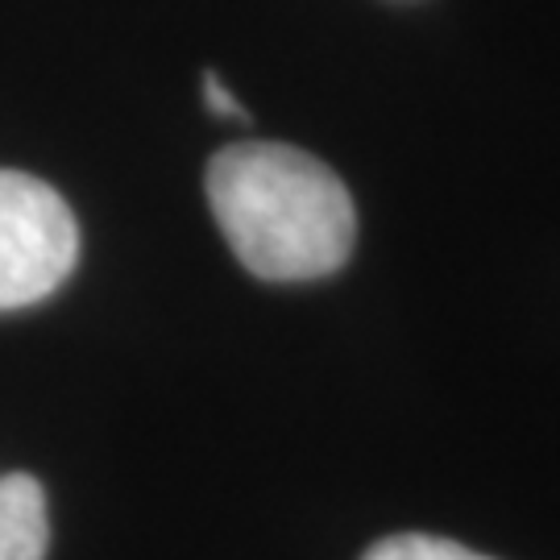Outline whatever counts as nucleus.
I'll list each match as a JSON object with an SVG mask.
<instances>
[{"label":"nucleus","instance_id":"obj_1","mask_svg":"<svg viewBox=\"0 0 560 560\" xmlns=\"http://www.w3.org/2000/svg\"><path fill=\"white\" fill-rule=\"evenodd\" d=\"M208 203L237 261L266 282H312L340 270L358 212L345 183L307 150L241 141L208 162Z\"/></svg>","mask_w":560,"mask_h":560},{"label":"nucleus","instance_id":"obj_2","mask_svg":"<svg viewBox=\"0 0 560 560\" xmlns=\"http://www.w3.org/2000/svg\"><path fill=\"white\" fill-rule=\"evenodd\" d=\"M80 258V229L50 183L0 171V312L59 291Z\"/></svg>","mask_w":560,"mask_h":560},{"label":"nucleus","instance_id":"obj_3","mask_svg":"<svg viewBox=\"0 0 560 560\" xmlns=\"http://www.w3.org/2000/svg\"><path fill=\"white\" fill-rule=\"evenodd\" d=\"M50 520L46 494L30 474L0 478V560H46Z\"/></svg>","mask_w":560,"mask_h":560},{"label":"nucleus","instance_id":"obj_4","mask_svg":"<svg viewBox=\"0 0 560 560\" xmlns=\"http://www.w3.org/2000/svg\"><path fill=\"white\" fill-rule=\"evenodd\" d=\"M361 560H494V557H481V552H474V548H465V544H457V540L407 532V536L378 540Z\"/></svg>","mask_w":560,"mask_h":560},{"label":"nucleus","instance_id":"obj_5","mask_svg":"<svg viewBox=\"0 0 560 560\" xmlns=\"http://www.w3.org/2000/svg\"><path fill=\"white\" fill-rule=\"evenodd\" d=\"M203 101H208V108L217 113V117H233V120H241L245 117V108H241V101L224 88V80L221 75H203Z\"/></svg>","mask_w":560,"mask_h":560}]
</instances>
